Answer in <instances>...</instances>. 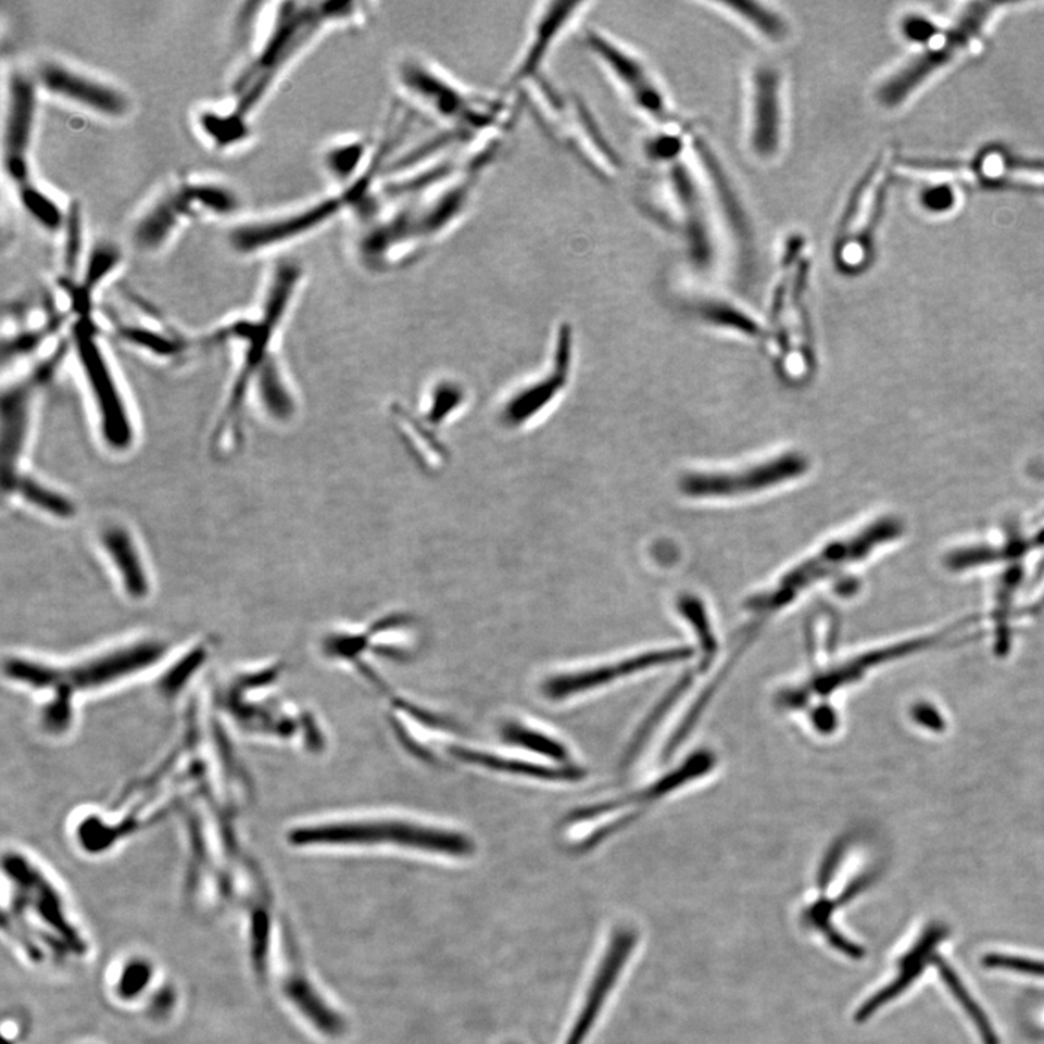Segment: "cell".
<instances>
[{"label": "cell", "mask_w": 1044, "mask_h": 1044, "mask_svg": "<svg viewBox=\"0 0 1044 1044\" xmlns=\"http://www.w3.org/2000/svg\"><path fill=\"white\" fill-rule=\"evenodd\" d=\"M505 734L510 742L513 740L515 743L543 752L556 760L567 759L565 747H562L561 744L554 742V740L549 739L548 735L539 733V731L524 729L521 726H510L508 729L505 730Z\"/></svg>", "instance_id": "obj_37"}, {"label": "cell", "mask_w": 1044, "mask_h": 1044, "mask_svg": "<svg viewBox=\"0 0 1044 1044\" xmlns=\"http://www.w3.org/2000/svg\"><path fill=\"white\" fill-rule=\"evenodd\" d=\"M379 175L344 190H334L327 197L293 207L284 214L236 225L228 242L241 255L262 254L311 236L327 227L338 216L354 214L374 192Z\"/></svg>", "instance_id": "obj_9"}, {"label": "cell", "mask_w": 1044, "mask_h": 1044, "mask_svg": "<svg viewBox=\"0 0 1044 1044\" xmlns=\"http://www.w3.org/2000/svg\"><path fill=\"white\" fill-rule=\"evenodd\" d=\"M709 5L730 16L760 41L778 46L790 40V21L769 3L757 0H720Z\"/></svg>", "instance_id": "obj_24"}, {"label": "cell", "mask_w": 1044, "mask_h": 1044, "mask_svg": "<svg viewBox=\"0 0 1044 1044\" xmlns=\"http://www.w3.org/2000/svg\"><path fill=\"white\" fill-rule=\"evenodd\" d=\"M62 266L66 279L79 280L86 249L84 210L77 201L67 207L66 223L62 229Z\"/></svg>", "instance_id": "obj_32"}, {"label": "cell", "mask_w": 1044, "mask_h": 1044, "mask_svg": "<svg viewBox=\"0 0 1044 1044\" xmlns=\"http://www.w3.org/2000/svg\"><path fill=\"white\" fill-rule=\"evenodd\" d=\"M998 3H968L956 11L952 23L938 25L922 18L914 41L921 50L908 62L879 81L875 97L886 108L900 106L917 89L942 68L977 54L982 49L988 28L999 14Z\"/></svg>", "instance_id": "obj_5"}, {"label": "cell", "mask_w": 1044, "mask_h": 1044, "mask_svg": "<svg viewBox=\"0 0 1044 1044\" xmlns=\"http://www.w3.org/2000/svg\"><path fill=\"white\" fill-rule=\"evenodd\" d=\"M392 81L406 103L439 124L441 133L467 147L485 146L478 144V140H498L508 125L511 110L504 99L469 88L422 54L398 58Z\"/></svg>", "instance_id": "obj_3"}, {"label": "cell", "mask_w": 1044, "mask_h": 1044, "mask_svg": "<svg viewBox=\"0 0 1044 1044\" xmlns=\"http://www.w3.org/2000/svg\"><path fill=\"white\" fill-rule=\"evenodd\" d=\"M589 8L592 3L580 0H548L536 7L506 79L511 90H530L549 80L550 60Z\"/></svg>", "instance_id": "obj_12"}, {"label": "cell", "mask_w": 1044, "mask_h": 1044, "mask_svg": "<svg viewBox=\"0 0 1044 1044\" xmlns=\"http://www.w3.org/2000/svg\"><path fill=\"white\" fill-rule=\"evenodd\" d=\"M894 172V151L883 150L848 198L833 244L835 267L844 275H859L872 264L875 238Z\"/></svg>", "instance_id": "obj_10"}, {"label": "cell", "mask_w": 1044, "mask_h": 1044, "mask_svg": "<svg viewBox=\"0 0 1044 1044\" xmlns=\"http://www.w3.org/2000/svg\"><path fill=\"white\" fill-rule=\"evenodd\" d=\"M124 262V251L115 241L108 238H99L92 242L86 251L84 264L79 275L80 285L90 294H95L99 288Z\"/></svg>", "instance_id": "obj_30"}, {"label": "cell", "mask_w": 1044, "mask_h": 1044, "mask_svg": "<svg viewBox=\"0 0 1044 1044\" xmlns=\"http://www.w3.org/2000/svg\"><path fill=\"white\" fill-rule=\"evenodd\" d=\"M691 656L692 650L689 647H674L636 654V656L624 658L621 662L609 663V665L553 676L544 683L543 692L549 700L563 701L571 699L578 693L604 687V684L614 682V680L626 678V676L636 674V671L683 662Z\"/></svg>", "instance_id": "obj_17"}, {"label": "cell", "mask_w": 1044, "mask_h": 1044, "mask_svg": "<svg viewBox=\"0 0 1044 1044\" xmlns=\"http://www.w3.org/2000/svg\"><path fill=\"white\" fill-rule=\"evenodd\" d=\"M808 469L804 454L787 452L738 469L688 471L680 478L679 489L695 500L751 496L792 482Z\"/></svg>", "instance_id": "obj_13"}, {"label": "cell", "mask_w": 1044, "mask_h": 1044, "mask_svg": "<svg viewBox=\"0 0 1044 1044\" xmlns=\"http://www.w3.org/2000/svg\"><path fill=\"white\" fill-rule=\"evenodd\" d=\"M947 929L944 926L933 924L922 933L918 942L909 948L898 964L900 969L916 968V966H927L931 957L934 956L935 947L946 939Z\"/></svg>", "instance_id": "obj_36"}, {"label": "cell", "mask_w": 1044, "mask_h": 1044, "mask_svg": "<svg viewBox=\"0 0 1044 1044\" xmlns=\"http://www.w3.org/2000/svg\"><path fill=\"white\" fill-rule=\"evenodd\" d=\"M164 645L155 643H140L121 649L120 652L103 654L71 667H53L28 661H11L8 675L11 679L29 683V687L50 689L53 701L47 705L45 725L49 729L60 730L68 725L72 700L76 693L92 691L131 675V671L144 669L155 658L162 656Z\"/></svg>", "instance_id": "obj_6"}, {"label": "cell", "mask_w": 1044, "mask_h": 1044, "mask_svg": "<svg viewBox=\"0 0 1044 1044\" xmlns=\"http://www.w3.org/2000/svg\"><path fill=\"white\" fill-rule=\"evenodd\" d=\"M181 186L197 218L199 216L228 218L240 211V197L227 185L212 180H185L181 181Z\"/></svg>", "instance_id": "obj_28"}, {"label": "cell", "mask_w": 1044, "mask_h": 1044, "mask_svg": "<svg viewBox=\"0 0 1044 1044\" xmlns=\"http://www.w3.org/2000/svg\"><path fill=\"white\" fill-rule=\"evenodd\" d=\"M102 548L106 550L108 556L115 569L120 571L121 579L129 595L142 598L149 591V582L144 566L141 563L140 552L133 537L125 528L111 527L102 532Z\"/></svg>", "instance_id": "obj_26"}, {"label": "cell", "mask_w": 1044, "mask_h": 1044, "mask_svg": "<svg viewBox=\"0 0 1044 1044\" xmlns=\"http://www.w3.org/2000/svg\"><path fill=\"white\" fill-rule=\"evenodd\" d=\"M652 163L656 172L643 198L650 216L680 238L700 267H713L727 249L743 263L751 246L749 223L707 137L688 124L682 149Z\"/></svg>", "instance_id": "obj_1"}, {"label": "cell", "mask_w": 1044, "mask_h": 1044, "mask_svg": "<svg viewBox=\"0 0 1044 1044\" xmlns=\"http://www.w3.org/2000/svg\"><path fill=\"white\" fill-rule=\"evenodd\" d=\"M926 966H916V968L901 969L898 977L883 986L882 990L875 992L870 998L866 999L864 1004L860 1005L859 1009L856 1011V1021L865 1022L873 1017L875 1014L879 1011L885 1005L892 1003L903 995L918 978L921 977L922 970Z\"/></svg>", "instance_id": "obj_35"}, {"label": "cell", "mask_w": 1044, "mask_h": 1044, "mask_svg": "<svg viewBox=\"0 0 1044 1044\" xmlns=\"http://www.w3.org/2000/svg\"><path fill=\"white\" fill-rule=\"evenodd\" d=\"M554 350V367L548 378L518 392L505 405L502 422L508 427L523 426L534 415L541 413L554 398L566 388L570 376L571 361H574V331L569 324H562L556 336Z\"/></svg>", "instance_id": "obj_20"}, {"label": "cell", "mask_w": 1044, "mask_h": 1044, "mask_svg": "<svg viewBox=\"0 0 1044 1044\" xmlns=\"http://www.w3.org/2000/svg\"><path fill=\"white\" fill-rule=\"evenodd\" d=\"M496 151L498 147L458 175L417 192L383 194L375 189L354 214L353 254L359 266L382 275L440 244L465 221Z\"/></svg>", "instance_id": "obj_2"}, {"label": "cell", "mask_w": 1044, "mask_h": 1044, "mask_svg": "<svg viewBox=\"0 0 1044 1044\" xmlns=\"http://www.w3.org/2000/svg\"><path fill=\"white\" fill-rule=\"evenodd\" d=\"M788 133L787 84L781 68L757 64L749 77L746 144L760 163H773L785 149Z\"/></svg>", "instance_id": "obj_14"}, {"label": "cell", "mask_w": 1044, "mask_h": 1044, "mask_svg": "<svg viewBox=\"0 0 1044 1044\" xmlns=\"http://www.w3.org/2000/svg\"><path fill=\"white\" fill-rule=\"evenodd\" d=\"M40 90L36 76L27 72L15 68L8 77L3 120V171L15 189L34 181L29 154L36 136Z\"/></svg>", "instance_id": "obj_15"}, {"label": "cell", "mask_w": 1044, "mask_h": 1044, "mask_svg": "<svg viewBox=\"0 0 1044 1044\" xmlns=\"http://www.w3.org/2000/svg\"><path fill=\"white\" fill-rule=\"evenodd\" d=\"M197 124L202 136L218 150L236 149L251 137L249 115L236 106L228 111L205 108L199 111Z\"/></svg>", "instance_id": "obj_27"}, {"label": "cell", "mask_w": 1044, "mask_h": 1044, "mask_svg": "<svg viewBox=\"0 0 1044 1044\" xmlns=\"http://www.w3.org/2000/svg\"><path fill=\"white\" fill-rule=\"evenodd\" d=\"M374 3L356 0L281 3L263 49L236 84V108L250 115L277 77L332 29L363 28L374 18Z\"/></svg>", "instance_id": "obj_4"}, {"label": "cell", "mask_w": 1044, "mask_h": 1044, "mask_svg": "<svg viewBox=\"0 0 1044 1044\" xmlns=\"http://www.w3.org/2000/svg\"><path fill=\"white\" fill-rule=\"evenodd\" d=\"M983 966L990 969L1009 970V972L1030 974L1044 979V961L1029 959V957L991 953L983 957Z\"/></svg>", "instance_id": "obj_38"}, {"label": "cell", "mask_w": 1044, "mask_h": 1044, "mask_svg": "<svg viewBox=\"0 0 1044 1044\" xmlns=\"http://www.w3.org/2000/svg\"><path fill=\"white\" fill-rule=\"evenodd\" d=\"M634 944L636 935L630 930L619 931V933L613 935L609 946L606 947L605 955L602 956L600 966H598L591 986L584 995L582 1007H580L578 1017L575 1018L565 1044H583L588 1035L591 1034V1030L601 1016L602 1008L605 1007L606 1001L609 999L615 985L621 978Z\"/></svg>", "instance_id": "obj_19"}, {"label": "cell", "mask_w": 1044, "mask_h": 1044, "mask_svg": "<svg viewBox=\"0 0 1044 1044\" xmlns=\"http://www.w3.org/2000/svg\"><path fill=\"white\" fill-rule=\"evenodd\" d=\"M966 164L970 186H1007L1044 193V162L1018 158L995 146L986 147Z\"/></svg>", "instance_id": "obj_22"}, {"label": "cell", "mask_w": 1044, "mask_h": 1044, "mask_svg": "<svg viewBox=\"0 0 1044 1044\" xmlns=\"http://www.w3.org/2000/svg\"><path fill=\"white\" fill-rule=\"evenodd\" d=\"M453 753L458 759L469 762V764L482 765L485 768L501 770V772L528 775V777L543 779H557V781L558 779L574 781V779L583 777L582 770L576 768L565 770L544 768V766L531 765L521 760L502 759V757L483 755V753L470 752L466 751V749H454Z\"/></svg>", "instance_id": "obj_33"}, {"label": "cell", "mask_w": 1044, "mask_h": 1044, "mask_svg": "<svg viewBox=\"0 0 1044 1044\" xmlns=\"http://www.w3.org/2000/svg\"><path fill=\"white\" fill-rule=\"evenodd\" d=\"M290 960L293 965L292 968L289 965L285 981V992L288 998L324 1034L338 1037V1035L344 1033V1018L325 1003L323 996L316 992L314 985L307 979L306 973L298 965H294L293 957H290Z\"/></svg>", "instance_id": "obj_25"}, {"label": "cell", "mask_w": 1044, "mask_h": 1044, "mask_svg": "<svg viewBox=\"0 0 1044 1044\" xmlns=\"http://www.w3.org/2000/svg\"><path fill=\"white\" fill-rule=\"evenodd\" d=\"M896 534L898 531L895 521L882 518L852 534L831 540L813 556L804 558L788 570L768 591L751 598L746 608L756 614V617H772L777 611L791 605L807 589L839 574L844 567L865 562L881 544L895 539Z\"/></svg>", "instance_id": "obj_7"}, {"label": "cell", "mask_w": 1044, "mask_h": 1044, "mask_svg": "<svg viewBox=\"0 0 1044 1044\" xmlns=\"http://www.w3.org/2000/svg\"><path fill=\"white\" fill-rule=\"evenodd\" d=\"M704 320L717 325L729 331L744 334L747 337H757L760 334L759 324L752 316L740 307L731 305L725 301H705L696 310Z\"/></svg>", "instance_id": "obj_34"}, {"label": "cell", "mask_w": 1044, "mask_h": 1044, "mask_svg": "<svg viewBox=\"0 0 1044 1044\" xmlns=\"http://www.w3.org/2000/svg\"><path fill=\"white\" fill-rule=\"evenodd\" d=\"M389 149L388 140L378 144L374 138L362 134H347L324 147L320 166L336 185V190L349 189L367 177L379 175L387 163Z\"/></svg>", "instance_id": "obj_18"}, {"label": "cell", "mask_w": 1044, "mask_h": 1044, "mask_svg": "<svg viewBox=\"0 0 1044 1044\" xmlns=\"http://www.w3.org/2000/svg\"><path fill=\"white\" fill-rule=\"evenodd\" d=\"M7 870L11 878H14L18 883L21 894L25 896L27 903L34 905L42 920L49 922L54 930L60 931L66 943L75 947L76 951H80V940L64 918L62 907H60L62 904H60L50 883L46 882L45 878L36 869H33L27 861L23 860V857H7Z\"/></svg>", "instance_id": "obj_23"}, {"label": "cell", "mask_w": 1044, "mask_h": 1044, "mask_svg": "<svg viewBox=\"0 0 1044 1044\" xmlns=\"http://www.w3.org/2000/svg\"><path fill=\"white\" fill-rule=\"evenodd\" d=\"M294 846H378L391 844L432 855L463 857L474 853L470 839L457 831L405 820H357L301 827L289 835Z\"/></svg>", "instance_id": "obj_8"}, {"label": "cell", "mask_w": 1044, "mask_h": 1044, "mask_svg": "<svg viewBox=\"0 0 1044 1044\" xmlns=\"http://www.w3.org/2000/svg\"><path fill=\"white\" fill-rule=\"evenodd\" d=\"M147 979H149V970H147L146 966L136 965L125 970L121 988H123L125 995H131L146 985Z\"/></svg>", "instance_id": "obj_40"}, {"label": "cell", "mask_w": 1044, "mask_h": 1044, "mask_svg": "<svg viewBox=\"0 0 1044 1044\" xmlns=\"http://www.w3.org/2000/svg\"><path fill=\"white\" fill-rule=\"evenodd\" d=\"M16 197L25 214L50 234H60L66 223L67 210H64L58 199L42 189L36 180L15 189Z\"/></svg>", "instance_id": "obj_31"}, {"label": "cell", "mask_w": 1044, "mask_h": 1044, "mask_svg": "<svg viewBox=\"0 0 1044 1044\" xmlns=\"http://www.w3.org/2000/svg\"><path fill=\"white\" fill-rule=\"evenodd\" d=\"M911 718L921 729L935 731V733H940V731L946 729L947 725L942 712L929 703H918L916 707L913 708Z\"/></svg>", "instance_id": "obj_39"}, {"label": "cell", "mask_w": 1044, "mask_h": 1044, "mask_svg": "<svg viewBox=\"0 0 1044 1044\" xmlns=\"http://www.w3.org/2000/svg\"><path fill=\"white\" fill-rule=\"evenodd\" d=\"M34 76L40 89L51 97L60 98L102 118H125L131 111V101L123 89L71 64L49 60L40 64Z\"/></svg>", "instance_id": "obj_16"}, {"label": "cell", "mask_w": 1044, "mask_h": 1044, "mask_svg": "<svg viewBox=\"0 0 1044 1044\" xmlns=\"http://www.w3.org/2000/svg\"><path fill=\"white\" fill-rule=\"evenodd\" d=\"M583 46L641 115L658 127L678 121L662 81L637 51L598 28L584 32Z\"/></svg>", "instance_id": "obj_11"}, {"label": "cell", "mask_w": 1044, "mask_h": 1044, "mask_svg": "<svg viewBox=\"0 0 1044 1044\" xmlns=\"http://www.w3.org/2000/svg\"><path fill=\"white\" fill-rule=\"evenodd\" d=\"M194 218L197 214L186 197L184 186L176 185L155 198L134 221L133 246L142 253H158L188 221Z\"/></svg>", "instance_id": "obj_21"}, {"label": "cell", "mask_w": 1044, "mask_h": 1044, "mask_svg": "<svg viewBox=\"0 0 1044 1044\" xmlns=\"http://www.w3.org/2000/svg\"><path fill=\"white\" fill-rule=\"evenodd\" d=\"M930 964L935 966V969H938L940 978H942L944 985L947 986L948 992L955 996L957 1004L964 1008L966 1016H968L969 1020L972 1021V1024L977 1027L978 1034L979 1037H981L982 1043L999 1044L1001 1042L998 1034H996L994 1026L991 1024L990 1017L986 1016L981 1005H979L978 1001L973 998L972 994H970L968 988H966L965 983L961 982L959 974L955 972V969H953L942 956L938 955L931 957Z\"/></svg>", "instance_id": "obj_29"}]
</instances>
